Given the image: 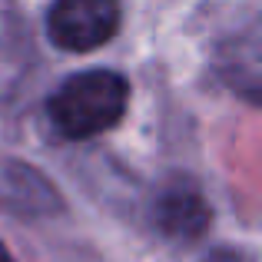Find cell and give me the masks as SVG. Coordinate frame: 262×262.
<instances>
[{"instance_id": "cell-6", "label": "cell", "mask_w": 262, "mask_h": 262, "mask_svg": "<svg viewBox=\"0 0 262 262\" xmlns=\"http://www.w3.org/2000/svg\"><path fill=\"white\" fill-rule=\"evenodd\" d=\"M0 262H13V256H10V249H7L4 243H0Z\"/></svg>"}, {"instance_id": "cell-4", "label": "cell", "mask_w": 262, "mask_h": 262, "mask_svg": "<svg viewBox=\"0 0 262 262\" xmlns=\"http://www.w3.org/2000/svg\"><path fill=\"white\" fill-rule=\"evenodd\" d=\"M0 209L20 219H43L63 212V196L30 163L0 156Z\"/></svg>"}, {"instance_id": "cell-1", "label": "cell", "mask_w": 262, "mask_h": 262, "mask_svg": "<svg viewBox=\"0 0 262 262\" xmlns=\"http://www.w3.org/2000/svg\"><path fill=\"white\" fill-rule=\"evenodd\" d=\"M129 80L116 70H83L67 77L47 96V116L67 140H90L126 116Z\"/></svg>"}, {"instance_id": "cell-3", "label": "cell", "mask_w": 262, "mask_h": 262, "mask_svg": "<svg viewBox=\"0 0 262 262\" xmlns=\"http://www.w3.org/2000/svg\"><path fill=\"white\" fill-rule=\"evenodd\" d=\"M149 223L163 239L189 246L209 229L212 209L203 189L189 176H169L149 199Z\"/></svg>"}, {"instance_id": "cell-2", "label": "cell", "mask_w": 262, "mask_h": 262, "mask_svg": "<svg viewBox=\"0 0 262 262\" xmlns=\"http://www.w3.org/2000/svg\"><path fill=\"white\" fill-rule=\"evenodd\" d=\"M123 24V0H53L47 37L63 53H90L110 43Z\"/></svg>"}, {"instance_id": "cell-5", "label": "cell", "mask_w": 262, "mask_h": 262, "mask_svg": "<svg viewBox=\"0 0 262 262\" xmlns=\"http://www.w3.org/2000/svg\"><path fill=\"white\" fill-rule=\"evenodd\" d=\"M203 262H252V259L246 256L243 249H232V246H219V249H212Z\"/></svg>"}]
</instances>
